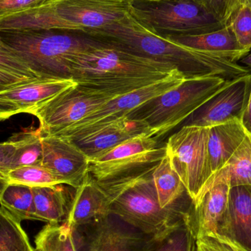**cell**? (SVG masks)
Returning <instances> with one entry per match:
<instances>
[{"mask_svg":"<svg viewBox=\"0 0 251 251\" xmlns=\"http://www.w3.org/2000/svg\"><path fill=\"white\" fill-rule=\"evenodd\" d=\"M153 178L159 203L164 209L173 206L188 194L167 154L156 165Z\"/></svg>","mask_w":251,"mask_h":251,"instance_id":"cell-25","label":"cell"},{"mask_svg":"<svg viewBox=\"0 0 251 251\" xmlns=\"http://www.w3.org/2000/svg\"><path fill=\"white\" fill-rule=\"evenodd\" d=\"M239 64L243 66V67L249 69L251 72V51L247 54V55L243 57L240 61L238 62Z\"/></svg>","mask_w":251,"mask_h":251,"instance_id":"cell-36","label":"cell"},{"mask_svg":"<svg viewBox=\"0 0 251 251\" xmlns=\"http://www.w3.org/2000/svg\"><path fill=\"white\" fill-rule=\"evenodd\" d=\"M218 233L251 251V188L245 186L230 190L226 213Z\"/></svg>","mask_w":251,"mask_h":251,"instance_id":"cell-18","label":"cell"},{"mask_svg":"<svg viewBox=\"0 0 251 251\" xmlns=\"http://www.w3.org/2000/svg\"><path fill=\"white\" fill-rule=\"evenodd\" d=\"M241 123L248 134L251 135V91L249 101L242 116Z\"/></svg>","mask_w":251,"mask_h":251,"instance_id":"cell-35","label":"cell"},{"mask_svg":"<svg viewBox=\"0 0 251 251\" xmlns=\"http://www.w3.org/2000/svg\"><path fill=\"white\" fill-rule=\"evenodd\" d=\"M0 178L2 184H19L30 187L64 184L60 178L42 165H28L14 168Z\"/></svg>","mask_w":251,"mask_h":251,"instance_id":"cell-28","label":"cell"},{"mask_svg":"<svg viewBox=\"0 0 251 251\" xmlns=\"http://www.w3.org/2000/svg\"><path fill=\"white\" fill-rule=\"evenodd\" d=\"M97 39L94 45L75 59L71 66V79L87 92L114 99L179 72L167 63Z\"/></svg>","mask_w":251,"mask_h":251,"instance_id":"cell-1","label":"cell"},{"mask_svg":"<svg viewBox=\"0 0 251 251\" xmlns=\"http://www.w3.org/2000/svg\"><path fill=\"white\" fill-rule=\"evenodd\" d=\"M78 84L69 78L45 77L0 91V119L7 120L37 107Z\"/></svg>","mask_w":251,"mask_h":251,"instance_id":"cell-14","label":"cell"},{"mask_svg":"<svg viewBox=\"0 0 251 251\" xmlns=\"http://www.w3.org/2000/svg\"><path fill=\"white\" fill-rule=\"evenodd\" d=\"M98 39L61 29L0 31V43L47 77L70 78L75 59Z\"/></svg>","mask_w":251,"mask_h":251,"instance_id":"cell-4","label":"cell"},{"mask_svg":"<svg viewBox=\"0 0 251 251\" xmlns=\"http://www.w3.org/2000/svg\"><path fill=\"white\" fill-rule=\"evenodd\" d=\"M225 25L240 0H193Z\"/></svg>","mask_w":251,"mask_h":251,"instance_id":"cell-33","label":"cell"},{"mask_svg":"<svg viewBox=\"0 0 251 251\" xmlns=\"http://www.w3.org/2000/svg\"><path fill=\"white\" fill-rule=\"evenodd\" d=\"M36 251H78L74 230L64 223L47 224L35 237Z\"/></svg>","mask_w":251,"mask_h":251,"instance_id":"cell-27","label":"cell"},{"mask_svg":"<svg viewBox=\"0 0 251 251\" xmlns=\"http://www.w3.org/2000/svg\"><path fill=\"white\" fill-rule=\"evenodd\" d=\"M112 100L76 86L41 104L29 114L38 119V128L45 135L80 122Z\"/></svg>","mask_w":251,"mask_h":251,"instance_id":"cell-11","label":"cell"},{"mask_svg":"<svg viewBox=\"0 0 251 251\" xmlns=\"http://www.w3.org/2000/svg\"><path fill=\"white\" fill-rule=\"evenodd\" d=\"M140 136L151 137L149 127L142 120L127 116L94 134L74 142L91 161L120 143Z\"/></svg>","mask_w":251,"mask_h":251,"instance_id":"cell-16","label":"cell"},{"mask_svg":"<svg viewBox=\"0 0 251 251\" xmlns=\"http://www.w3.org/2000/svg\"><path fill=\"white\" fill-rule=\"evenodd\" d=\"M156 167L129 178L97 181L110 199L112 214L148 235L159 237L188 219L194 204L187 194L173 206L162 208L153 178Z\"/></svg>","mask_w":251,"mask_h":251,"instance_id":"cell-2","label":"cell"},{"mask_svg":"<svg viewBox=\"0 0 251 251\" xmlns=\"http://www.w3.org/2000/svg\"><path fill=\"white\" fill-rule=\"evenodd\" d=\"M0 251H35L21 221L2 207L0 210Z\"/></svg>","mask_w":251,"mask_h":251,"instance_id":"cell-29","label":"cell"},{"mask_svg":"<svg viewBox=\"0 0 251 251\" xmlns=\"http://www.w3.org/2000/svg\"><path fill=\"white\" fill-rule=\"evenodd\" d=\"M45 77L20 56L0 43V91Z\"/></svg>","mask_w":251,"mask_h":251,"instance_id":"cell-24","label":"cell"},{"mask_svg":"<svg viewBox=\"0 0 251 251\" xmlns=\"http://www.w3.org/2000/svg\"><path fill=\"white\" fill-rule=\"evenodd\" d=\"M210 128L183 126L166 144L167 155L196 205L213 173L209 153Z\"/></svg>","mask_w":251,"mask_h":251,"instance_id":"cell-7","label":"cell"},{"mask_svg":"<svg viewBox=\"0 0 251 251\" xmlns=\"http://www.w3.org/2000/svg\"><path fill=\"white\" fill-rule=\"evenodd\" d=\"M43 134L39 128L15 134L3 142L11 159V170L28 165H41Z\"/></svg>","mask_w":251,"mask_h":251,"instance_id":"cell-23","label":"cell"},{"mask_svg":"<svg viewBox=\"0 0 251 251\" xmlns=\"http://www.w3.org/2000/svg\"><path fill=\"white\" fill-rule=\"evenodd\" d=\"M166 154L156 137H134L90 161L89 174L97 181L128 178L155 168Z\"/></svg>","mask_w":251,"mask_h":251,"instance_id":"cell-8","label":"cell"},{"mask_svg":"<svg viewBox=\"0 0 251 251\" xmlns=\"http://www.w3.org/2000/svg\"><path fill=\"white\" fill-rule=\"evenodd\" d=\"M147 1H156V0H147Z\"/></svg>","mask_w":251,"mask_h":251,"instance_id":"cell-37","label":"cell"},{"mask_svg":"<svg viewBox=\"0 0 251 251\" xmlns=\"http://www.w3.org/2000/svg\"><path fill=\"white\" fill-rule=\"evenodd\" d=\"M231 28L240 45L251 51V4L240 0L225 25Z\"/></svg>","mask_w":251,"mask_h":251,"instance_id":"cell-31","label":"cell"},{"mask_svg":"<svg viewBox=\"0 0 251 251\" xmlns=\"http://www.w3.org/2000/svg\"><path fill=\"white\" fill-rule=\"evenodd\" d=\"M249 1H250L251 4V0H249Z\"/></svg>","mask_w":251,"mask_h":251,"instance_id":"cell-38","label":"cell"},{"mask_svg":"<svg viewBox=\"0 0 251 251\" xmlns=\"http://www.w3.org/2000/svg\"><path fill=\"white\" fill-rule=\"evenodd\" d=\"M75 190L65 221L73 229L92 224L112 214L109 196L89 174Z\"/></svg>","mask_w":251,"mask_h":251,"instance_id":"cell-15","label":"cell"},{"mask_svg":"<svg viewBox=\"0 0 251 251\" xmlns=\"http://www.w3.org/2000/svg\"><path fill=\"white\" fill-rule=\"evenodd\" d=\"M35 251H36V250H35Z\"/></svg>","mask_w":251,"mask_h":251,"instance_id":"cell-39","label":"cell"},{"mask_svg":"<svg viewBox=\"0 0 251 251\" xmlns=\"http://www.w3.org/2000/svg\"><path fill=\"white\" fill-rule=\"evenodd\" d=\"M247 135L240 120L211 127L209 153L213 175L226 165Z\"/></svg>","mask_w":251,"mask_h":251,"instance_id":"cell-20","label":"cell"},{"mask_svg":"<svg viewBox=\"0 0 251 251\" xmlns=\"http://www.w3.org/2000/svg\"><path fill=\"white\" fill-rule=\"evenodd\" d=\"M131 12L164 37L200 35L225 26L193 0H131Z\"/></svg>","mask_w":251,"mask_h":251,"instance_id":"cell-6","label":"cell"},{"mask_svg":"<svg viewBox=\"0 0 251 251\" xmlns=\"http://www.w3.org/2000/svg\"><path fill=\"white\" fill-rule=\"evenodd\" d=\"M166 38L188 48L218 54L236 63L251 52L240 45L234 32L227 25L221 29L200 35Z\"/></svg>","mask_w":251,"mask_h":251,"instance_id":"cell-19","label":"cell"},{"mask_svg":"<svg viewBox=\"0 0 251 251\" xmlns=\"http://www.w3.org/2000/svg\"><path fill=\"white\" fill-rule=\"evenodd\" d=\"M1 207L18 221H37L32 187L19 184H2Z\"/></svg>","mask_w":251,"mask_h":251,"instance_id":"cell-26","label":"cell"},{"mask_svg":"<svg viewBox=\"0 0 251 251\" xmlns=\"http://www.w3.org/2000/svg\"><path fill=\"white\" fill-rule=\"evenodd\" d=\"M61 185L32 187L37 221L49 224L66 221L71 201Z\"/></svg>","mask_w":251,"mask_h":251,"instance_id":"cell-22","label":"cell"},{"mask_svg":"<svg viewBox=\"0 0 251 251\" xmlns=\"http://www.w3.org/2000/svg\"><path fill=\"white\" fill-rule=\"evenodd\" d=\"M41 165L51 171L63 184L78 189L89 174L87 155L72 140L54 134L42 137Z\"/></svg>","mask_w":251,"mask_h":251,"instance_id":"cell-13","label":"cell"},{"mask_svg":"<svg viewBox=\"0 0 251 251\" xmlns=\"http://www.w3.org/2000/svg\"><path fill=\"white\" fill-rule=\"evenodd\" d=\"M251 91V72L236 78L182 123L183 126L211 127L241 121Z\"/></svg>","mask_w":251,"mask_h":251,"instance_id":"cell-12","label":"cell"},{"mask_svg":"<svg viewBox=\"0 0 251 251\" xmlns=\"http://www.w3.org/2000/svg\"><path fill=\"white\" fill-rule=\"evenodd\" d=\"M221 182L227 183L231 188L240 186L251 188V134H248L226 165L212 176L202 197L215 184Z\"/></svg>","mask_w":251,"mask_h":251,"instance_id":"cell-21","label":"cell"},{"mask_svg":"<svg viewBox=\"0 0 251 251\" xmlns=\"http://www.w3.org/2000/svg\"><path fill=\"white\" fill-rule=\"evenodd\" d=\"M196 251H251L235 240L219 233L196 240Z\"/></svg>","mask_w":251,"mask_h":251,"instance_id":"cell-32","label":"cell"},{"mask_svg":"<svg viewBox=\"0 0 251 251\" xmlns=\"http://www.w3.org/2000/svg\"><path fill=\"white\" fill-rule=\"evenodd\" d=\"M231 81L220 76L186 79L179 86L150 100L128 116L145 122L150 135L156 138L182 124Z\"/></svg>","mask_w":251,"mask_h":251,"instance_id":"cell-5","label":"cell"},{"mask_svg":"<svg viewBox=\"0 0 251 251\" xmlns=\"http://www.w3.org/2000/svg\"><path fill=\"white\" fill-rule=\"evenodd\" d=\"M186 79L182 73L175 72L152 85L113 99L80 122L50 134L60 136L73 141L84 138L116 120L128 116L150 100L177 88Z\"/></svg>","mask_w":251,"mask_h":251,"instance_id":"cell-9","label":"cell"},{"mask_svg":"<svg viewBox=\"0 0 251 251\" xmlns=\"http://www.w3.org/2000/svg\"><path fill=\"white\" fill-rule=\"evenodd\" d=\"M231 187L227 183L215 184L193 205L189 224L196 240L218 233L220 226L226 213Z\"/></svg>","mask_w":251,"mask_h":251,"instance_id":"cell-17","label":"cell"},{"mask_svg":"<svg viewBox=\"0 0 251 251\" xmlns=\"http://www.w3.org/2000/svg\"><path fill=\"white\" fill-rule=\"evenodd\" d=\"M73 230L78 251H152L157 238L113 214Z\"/></svg>","mask_w":251,"mask_h":251,"instance_id":"cell-10","label":"cell"},{"mask_svg":"<svg viewBox=\"0 0 251 251\" xmlns=\"http://www.w3.org/2000/svg\"><path fill=\"white\" fill-rule=\"evenodd\" d=\"M152 251H196V239L189 218L157 237Z\"/></svg>","mask_w":251,"mask_h":251,"instance_id":"cell-30","label":"cell"},{"mask_svg":"<svg viewBox=\"0 0 251 251\" xmlns=\"http://www.w3.org/2000/svg\"><path fill=\"white\" fill-rule=\"evenodd\" d=\"M46 0H0V17L28 10L42 4Z\"/></svg>","mask_w":251,"mask_h":251,"instance_id":"cell-34","label":"cell"},{"mask_svg":"<svg viewBox=\"0 0 251 251\" xmlns=\"http://www.w3.org/2000/svg\"><path fill=\"white\" fill-rule=\"evenodd\" d=\"M131 5V0H46L0 17V31L61 29L88 35L120 20Z\"/></svg>","mask_w":251,"mask_h":251,"instance_id":"cell-3","label":"cell"}]
</instances>
